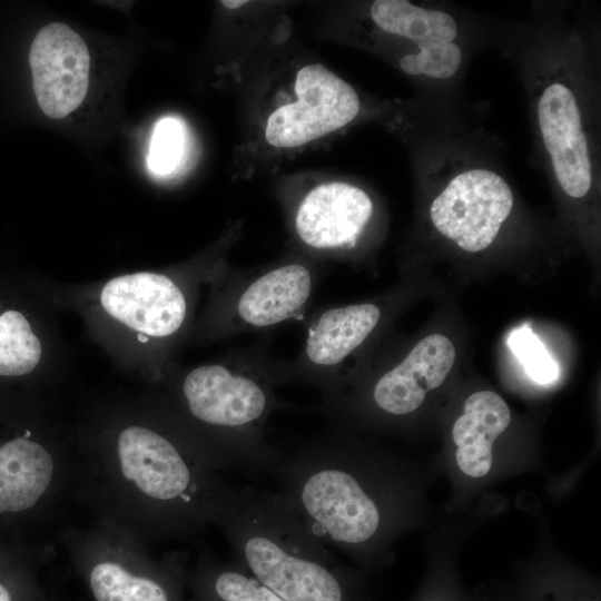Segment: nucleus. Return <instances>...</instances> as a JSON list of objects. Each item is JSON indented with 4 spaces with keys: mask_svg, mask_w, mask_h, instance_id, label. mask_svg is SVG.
I'll use <instances>...</instances> for the list:
<instances>
[{
    "mask_svg": "<svg viewBox=\"0 0 601 601\" xmlns=\"http://www.w3.org/2000/svg\"><path fill=\"white\" fill-rule=\"evenodd\" d=\"M493 48L524 91L536 165L559 196L590 204L601 183V28L588 1L544 0L497 18Z\"/></svg>",
    "mask_w": 601,
    "mask_h": 601,
    "instance_id": "obj_1",
    "label": "nucleus"
},
{
    "mask_svg": "<svg viewBox=\"0 0 601 601\" xmlns=\"http://www.w3.org/2000/svg\"><path fill=\"white\" fill-rule=\"evenodd\" d=\"M76 453V497L147 544L203 532L225 484L170 414L119 425Z\"/></svg>",
    "mask_w": 601,
    "mask_h": 601,
    "instance_id": "obj_2",
    "label": "nucleus"
},
{
    "mask_svg": "<svg viewBox=\"0 0 601 601\" xmlns=\"http://www.w3.org/2000/svg\"><path fill=\"white\" fill-rule=\"evenodd\" d=\"M282 370L283 361L267 344L256 343L180 378L170 415L214 471L270 469L275 447L267 443L265 428L279 406Z\"/></svg>",
    "mask_w": 601,
    "mask_h": 601,
    "instance_id": "obj_3",
    "label": "nucleus"
},
{
    "mask_svg": "<svg viewBox=\"0 0 601 601\" xmlns=\"http://www.w3.org/2000/svg\"><path fill=\"white\" fill-rule=\"evenodd\" d=\"M210 524L223 531L233 560L284 601H365L357 580L280 491L225 482Z\"/></svg>",
    "mask_w": 601,
    "mask_h": 601,
    "instance_id": "obj_4",
    "label": "nucleus"
},
{
    "mask_svg": "<svg viewBox=\"0 0 601 601\" xmlns=\"http://www.w3.org/2000/svg\"><path fill=\"white\" fill-rule=\"evenodd\" d=\"M365 42L433 98H462L474 56L493 48L496 17L449 1L374 0L359 11Z\"/></svg>",
    "mask_w": 601,
    "mask_h": 601,
    "instance_id": "obj_5",
    "label": "nucleus"
},
{
    "mask_svg": "<svg viewBox=\"0 0 601 601\" xmlns=\"http://www.w3.org/2000/svg\"><path fill=\"white\" fill-rule=\"evenodd\" d=\"M61 545L92 601H188L185 555L155 558L134 532L104 516L66 528Z\"/></svg>",
    "mask_w": 601,
    "mask_h": 601,
    "instance_id": "obj_6",
    "label": "nucleus"
},
{
    "mask_svg": "<svg viewBox=\"0 0 601 601\" xmlns=\"http://www.w3.org/2000/svg\"><path fill=\"white\" fill-rule=\"evenodd\" d=\"M322 263L298 253L258 268L218 272L208 334L229 337L299 317L324 273Z\"/></svg>",
    "mask_w": 601,
    "mask_h": 601,
    "instance_id": "obj_7",
    "label": "nucleus"
},
{
    "mask_svg": "<svg viewBox=\"0 0 601 601\" xmlns=\"http://www.w3.org/2000/svg\"><path fill=\"white\" fill-rule=\"evenodd\" d=\"M295 99L268 115L265 139L276 148H295L337 131L366 115V102L346 80L322 63L296 73Z\"/></svg>",
    "mask_w": 601,
    "mask_h": 601,
    "instance_id": "obj_8",
    "label": "nucleus"
},
{
    "mask_svg": "<svg viewBox=\"0 0 601 601\" xmlns=\"http://www.w3.org/2000/svg\"><path fill=\"white\" fill-rule=\"evenodd\" d=\"M375 215V200L365 188L337 180L304 194L292 211L290 224L302 254L323 262L355 253Z\"/></svg>",
    "mask_w": 601,
    "mask_h": 601,
    "instance_id": "obj_9",
    "label": "nucleus"
},
{
    "mask_svg": "<svg viewBox=\"0 0 601 601\" xmlns=\"http://www.w3.org/2000/svg\"><path fill=\"white\" fill-rule=\"evenodd\" d=\"M32 87L42 112L62 119L86 98L90 78V55L83 38L63 22L43 26L35 36L29 53Z\"/></svg>",
    "mask_w": 601,
    "mask_h": 601,
    "instance_id": "obj_10",
    "label": "nucleus"
},
{
    "mask_svg": "<svg viewBox=\"0 0 601 601\" xmlns=\"http://www.w3.org/2000/svg\"><path fill=\"white\" fill-rule=\"evenodd\" d=\"M100 302L114 318L147 337H175L188 317L186 289L174 277L159 273H134L110 279Z\"/></svg>",
    "mask_w": 601,
    "mask_h": 601,
    "instance_id": "obj_11",
    "label": "nucleus"
},
{
    "mask_svg": "<svg viewBox=\"0 0 601 601\" xmlns=\"http://www.w3.org/2000/svg\"><path fill=\"white\" fill-rule=\"evenodd\" d=\"M454 359L455 349L447 337L441 334L424 337L373 382L374 407L391 416L413 413L422 405L426 393L445 381Z\"/></svg>",
    "mask_w": 601,
    "mask_h": 601,
    "instance_id": "obj_12",
    "label": "nucleus"
},
{
    "mask_svg": "<svg viewBox=\"0 0 601 601\" xmlns=\"http://www.w3.org/2000/svg\"><path fill=\"white\" fill-rule=\"evenodd\" d=\"M511 413L504 400L494 392L479 391L467 397L464 413L454 423L452 437L460 470L482 477L492 467V444L505 431Z\"/></svg>",
    "mask_w": 601,
    "mask_h": 601,
    "instance_id": "obj_13",
    "label": "nucleus"
},
{
    "mask_svg": "<svg viewBox=\"0 0 601 601\" xmlns=\"http://www.w3.org/2000/svg\"><path fill=\"white\" fill-rule=\"evenodd\" d=\"M186 588L191 601H284L234 560L207 551L187 566Z\"/></svg>",
    "mask_w": 601,
    "mask_h": 601,
    "instance_id": "obj_14",
    "label": "nucleus"
},
{
    "mask_svg": "<svg viewBox=\"0 0 601 601\" xmlns=\"http://www.w3.org/2000/svg\"><path fill=\"white\" fill-rule=\"evenodd\" d=\"M41 357V344L30 323L18 311L0 315V375L21 376L30 373Z\"/></svg>",
    "mask_w": 601,
    "mask_h": 601,
    "instance_id": "obj_15",
    "label": "nucleus"
},
{
    "mask_svg": "<svg viewBox=\"0 0 601 601\" xmlns=\"http://www.w3.org/2000/svg\"><path fill=\"white\" fill-rule=\"evenodd\" d=\"M39 560L0 552V601H51L37 580Z\"/></svg>",
    "mask_w": 601,
    "mask_h": 601,
    "instance_id": "obj_16",
    "label": "nucleus"
},
{
    "mask_svg": "<svg viewBox=\"0 0 601 601\" xmlns=\"http://www.w3.org/2000/svg\"><path fill=\"white\" fill-rule=\"evenodd\" d=\"M186 129L175 117L161 118L155 126L147 165L157 176H168L180 165L185 155Z\"/></svg>",
    "mask_w": 601,
    "mask_h": 601,
    "instance_id": "obj_17",
    "label": "nucleus"
},
{
    "mask_svg": "<svg viewBox=\"0 0 601 601\" xmlns=\"http://www.w3.org/2000/svg\"><path fill=\"white\" fill-rule=\"evenodd\" d=\"M508 345L531 380L542 385L558 380L559 365L528 325L513 329Z\"/></svg>",
    "mask_w": 601,
    "mask_h": 601,
    "instance_id": "obj_18",
    "label": "nucleus"
},
{
    "mask_svg": "<svg viewBox=\"0 0 601 601\" xmlns=\"http://www.w3.org/2000/svg\"><path fill=\"white\" fill-rule=\"evenodd\" d=\"M221 3L227 8H237L246 3V1H221Z\"/></svg>",
    "mask_w": 601,
    "mask_h": 601,
    "instance_id": "obj_19",
    "label": "nucleus"
}]
</instances>
